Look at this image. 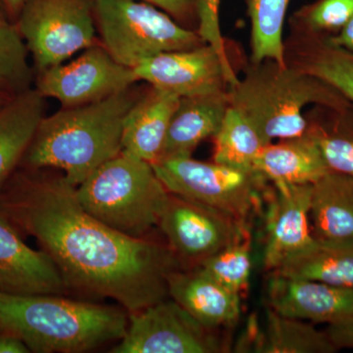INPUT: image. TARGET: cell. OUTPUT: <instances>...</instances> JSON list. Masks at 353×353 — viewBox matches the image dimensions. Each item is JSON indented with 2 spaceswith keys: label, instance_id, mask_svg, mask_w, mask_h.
<instances>
[{
  "label": "cell",
  "instance_id": "28",
  "mask_svg": "<svg viewBox=\"0 0 353 353\" xmlns=\"http://www.w3.org/2000/svg\"><path fill=\"white\" fill-rule=\"evenodd\" d=\"M197 268L218 284L240 294L246 289L252 274V236L250 233L203 260Z\"/></svg>",
  "mask_w": 353,
  "mask_h": 353
},
{
  "label": "cell",
  "instance_id": "17",
  "mask_svg": "<svg viewBox=\"0 0 353 353\" xmlns=\"http://www.w3.org/2000/svg\"><path fill=\"white\" fill-rule=\"evenodd\" d=\"M229 108L228 90L181 97L158 160L192 157L202 141L215 136Z\"/></svg>",
  "mask_w": 353,
  "mask_h": 353
},
{
  "label": "cell",
  "instance_id": "18",
  "mask_svg": "<svg viewBox=\"0 0 353 353\" xmlns=\"http://www.w3.org/2000/svg\"><path fill=\"white\" fill-rule=\"evenodd\" d=\"M180 97L150 85L139 95L124 121L122 152L150 164L157 161Z\"/></svg>",
  "mask_w": 353,
  "mask_h": 353
},
{
  "label": "cell",
  "instance_id": "1",
  "mask_svg": "<svg viewBox=\"0 0 353 353\" xmlns=\"http://www.w3.org/2000/svg\"><path fill=\"white\" fill-rule=\"evenodd\" d=\"M0 211L36 239L66 290L113 299L129 313L167 299V278L183 269L168 245L127 236L87 212L64 174L16 171L0 190Z\"/></svg>",
  "mask_w": 353,
  "mask_h": 353
},
{
  "label": "cell",
  "instance_id": "31",
  "mask_svg": "<svg viewBox=\"0 0 353 353\" xmlns=\"http://www.w3.org/2000/svg\"><path fill=\"white\" fill-rule=\"evenodd\" d=\"M221 0H199L197 34L204 43L210 44L218 53L230 61L221 32L219 8Z\"/></svg>",
  "mask_w": 353,
  "mask_h": 353
},
{
  "label": "cell",
  "instance_id": "27",
  "mask_svg": "<svg viewBox=\"0 0 353 353\" xmlns=\"http://www.w3.org/2000/svg\"><path fill=\"white\" fill-rule=\"evenodd\" d=\"M290 0H248L252 22V62L272 60L288 66L283 29Z\"/></svg>",
  "mask_w": 353,
  "mask_h": 353
},
{
  "label": "cell",
  "instance_id": "22",
  "mask_svg": "<svg viewBox=\"0 0 353 353\" xmlns=\"http://www.w3.org/2000/svg\"><path fill=\"white\" fill-rule=\"evenodd\" d=\"M310 225L315 240L353 241V176L330 171L313 183Z\"/></svg>",
  "mask_w": 353,
  "mask_h": 353
},
{
  "label": "cell",
  "instance_id": "11",
  "mask_svg": "<svg viewBox=\"0 0 353 353\" xmlns=\"http://www.w3.org/2000/svg\"><path fill=\"white\" fill-rule=\"evenodd\" d=\"M137 82L134 69L118 63L101 43H94L73 61L37 74L34 88L44 99L71 108L108 99Z\"/></svg>",
  "mask_w": 353,
  "mask_h": 353
},
{
  "label": "cell",
  "instance_id": "13",
  "mask_svg": "<svg viewBox=\"0 0 353 353\" xmlns=\"http://www.w3.org/2000/svg\"><path fill=\"white\" fill-rule=\"evenodd\" d=\"M312 185L272 183L267 189L263 265L269 273L314 240L310 225Z\"/></svg>",
  "mask_w": 353,
  "mask_h": 353
},
{
  "label": "cell",
  "instance_id": "14",
  "mask_svg": "<svg viewBox=\"0 0 353 353\" xmlns=\"http://www.w3.org/2000/svg\"><path fill=\"white\" fill-rule=\"evenodd\" d=\"M0 292L19 296L67 292L50 255L26 245L20 231L0 211Z\"/></svg>",
  "mask_w": 353,
  "mask_h": 353
},
{
  "label": "cell",
  "instance_id": "37",
  "mask_svg": "<svg viewBox=\"0 0 353 353\" xmlns=\"http://www.w3.org/2000/svg\"><path fill=\"white\" fill-rule=\"evenodd\" d=\"M6 22H14V20L11 17L10 14H9L8 10H7L3 0H0V24Z\"/></svg>",
  "mask_w": 353,
  "mask_h": 353
},
{
  "label": "cell",
  "instance_id": "9",
  "mask_svg": "<svg viewBox=\"0 0 353 353\" xmlns=\"http://www.w3.org/2000/svg\"><path fill=\"white\" fill-rule=\"evenodd\" d=\"M222 341L171 299L130 313L129 324L111 353H217Z\"/></svg>",
  "mask_w": 353,
  "mask_h": 353
},
{
  "label": "cell",
  "instance_id": "2",
  "mask_svg": "<svg viewBox=\"0 0 353 353\" xmlns=\"http://www.w3.org/2000/svg\"><path fill=\"white\" fill-rule=\"evenodd\" d=\"M138 97L132 87L102 101L62 108L43 117L21 166L58 169L78 187L122 152L125 118Z\"/></svg>",
  "mask_w": 353,
  "mask_h": 353
},
{
  "label": "cell",
  "instance_id": "20",
  "mask_svg": "<svg viewBox=\"0 0 353 353\" xmlns=\"http://www.w3.org/2000/svg\"><path fill=\"white\" fill-rule=\"evenodd\" d=\"M254 170L271 183L312 185L329 173L319 146L308 132L297 138L265 145Z\"/></svg>",
  "mask_w": 353,
  "mask_h": 353
},
{
  "label": "cell",
  "instance_id": "23",
  "mask_svg": "<svg viewBox=\"0 0 353 353\" xmlns=\"http://www.w3.org/2000/svg\"><path fill=\"white\" fill-rule=\"evenodd\" d=\"M271 273L334 287L353 288V241L338 243L314 239Z\"/></svg>",
  "mask_w": 353,
  "mask_h": 353
},
{
  "label": "cell",
  "instance_id": "15",
  "mask_svg": "<svg viewBox=\"0 0 353 353\" xmlns=\"http://www.w3.org/2000/svg\"><path fill=\"white\" fill-rule=\"evenodd\" d=\"M268 306L279 314L315 323H332L353 314V288L270 273Z\"/></svg>",
  "mask_w": 353,
  "mask_h": 353
},
{
  "label": "cell",
  "instance_id": "21",
  "mask_svg": "<svg viewBox=\"0 0 353 353\" xmlns=\"http://www.w3.org/2000/svg\"><path fill=\"white\" fill-rule=\"evenodd\" d=\"M44 117V97L34 88L0 109V190L10 180Z\"/></svg>",
  "mask_w": 353,
  "mask_h": 353
},
{
  "label": "cell",
  "instance_id": "19",
  "mask_svg": "<svg viewBox=\"0 0 353 353\" xmlns=\"http://www.w3.org/2000/svg\"><path fill=\"white\" fill-rule=\"evenodd\" d=\"M236 352L253 353H333L336 352L326 332L312 325L279 314L267 307L263 326L250 323Z\"/></svg>",
  "mask_w": 353,
  "mask_h": 353
},
{
  "label": "cell",
  "instance_id": "3",
  "mask_svg": "<svg viewBox=\"0 0 353 353\" xmlns=\"http://www.w3.org/2000/svg\"><path fill=\"white\" fill-rule=\"evenodd\" d=\"M127 312L59 294L0 292V332L18 336L31 352L80 353L119 341L129 324Z\"/></svg>",
  "mask_w": 353,
  "mask_h": 353
},
{
  "label": "cell",
  "instance_id": "34",
  "mask_svg": "<svg viewBox=\"0 0 353 353\" xmlns=\"http://www.w3.org/2000/svg\"><path fill=\"white\" fill-rule=\"evenodd\" d=\"M27 345L14 334L0 332V353H29Z\"/></svg>",
  "mask_w": 353,
  "mask_h": 353
},
{
  "label": "cell",
  "instance_id": "35",
  "mask_svg": "<svg viewBox=\"0 0 353 353\" xmlns=\"http://www.w3.org/2000/svg\"><path fill=\"white\" fill-rule=\"evenodd\" d=\"M327 39L334 46L353 51V16L340 32L331 36L327 34Z\"/></svg>",
  "mask_w": 353,
  "mask_h": 353
},
{
  "label": "cell",
  "instance_id": "33",
  "mask_svg": "<svg viewBox=\"0 0 353 353\" xmlns=\"http://www.w3.org/2000/svg\"><path fill=\"white\" fill-rule=\"evenodd\" d=\"M326 334L336 350L341 348L353 350V314L329 323Z\"/></svg>",
  "mask_w": 353,
  "mask_h": 353
},
{
  "label": "cell",
  "instance_id": "26",
  "mask_svg": "<svg viewBox=\"0 0 353 353\" xmlns=\"http://www.w3.org/2000/svg\"><path fill=\"white\" fill-rule=\"evenodd\" d=\"M213 139V161L241 170H254L255 160L266 145L252 123L231 106Z\"/></svg>",
  "mask_w": 353,
  "mask_h": 353
},
{
  "label": "cell",
  "instance_id": "5",
  "mask_svg": "<svg viewBox=\"0 0 353 353\" xmlns=\"http://www.w3.org/2000/svg\"><path fill=\"white\" fill-rule=\"evenodd\" d=\"M76 196L103 224L132 238H148L170 192L150 162L121 152L78 185Z\"/></svg>",
  "mask_w": 353,
  "mask_h": 353
},
{
  "label": "cell",
  "instance_id": "12",
  "mask_svg": "<svg viewBox=\"0 0 353 353\" xmlns=\"http://www.w3.org/2000/svg\"><path fill=\"white\" fill-rule=\"evenodd\" d=\"M134 70L139 81L178 97L228 90L239 81L231 62L210 44L155 55Z\"/></svg>",
  "mask_w": 353,
  "mask_h": 353
},
{
  "label": "cell",
  "instance_id": "32",
  "mask_svg": "<svg viewBox=\"0 0 353 353\" xmlns=\"http://www.w3.org/2000/svg\"><path fill=\"white\" fill-rule=\"evenodd\" d=\"M161 9L165 13L170 15L174 20L185 26L194 18H197V7L199 0H141Z\"/></svg>",
  "mask_w": 353,
  "mask_h": 353
},
{
  "label": "cell",
  "instance_id": "7",
  "mask_svg": "<svg viewBox=\"0 0 353 353\" xmlns=\"http://www.w3.org/2000/svg\"><path fill=\"white\" fill-rule=\"evenodd\" d=\"M152 165L170 194L217 209L245 224L259 210L268 189V182L257 171L192 157L167 158Z\"/></svg>",
  "mask_w": 353,
  "mask_h": 353
},
{
  "label": "cell",
  "instance_id": "30",
  "mask_svg": "<svg viewBox=\"0 0 353 353\" xmlns=\"http://www.w3.org/2000/svg\"><path fill=\"white\" fill-rule=\"evenodd\" d=\"M353 16V0H317L296 14L301 31L336 34Z\"/></svg>",
  "mask_w": 353,
  "mask_h": 353
},
{
  "label": "cell",
  "instance_id": "36",
  "mask_svg": "<svg viewBox=\"0 0 353 353\" xmlns=\"http://www.w3.org/2000/svg\"><path fill=\"white\" fill-rule=\"evenodd\" d=\"M3 1L11 17H12L13 20H15L18 13L20 12L21 8H22L27 0H3Z\"/></svg>",
  "mask_w": 353,
  "mask_h": 353
},
{
  "label": "cell",
  "instance_id": "8",
  "mask_svg": "<svg viewBox=\"0 0 353 353\" xmlns=\"http://www.w3.org/2000/svg\"><path fill=\"white\" fill-rule=\"evenodd\" d=\"M14 22L37 74L97 43L92 0H27Z\"/></svg>",
  "mask_w": 353,
  "mask_h": 353
},
{
  "label": "cell",
  "instance_id": "16",
  "mask_svg": "<svg viewBox=\"0 0 353 353\" xmlns=\"http://www.w3.org/2000/svg\"><path fill=\"white\" fill-rule=\"evenodd\" d=\"M167 287L169 296L209 329L231 326L240 318V294L218 284L197 267L172 272Z\"/></svg>",
  "mask_w": 353,
  "mask_h": 353
},
{
  "label": "cell",
  "instance_id": "4",
  "mask_svg": "<svg viewBox=\"0 0 353 353\" xmlns=\"http://www.w3.org/2000/svg\"><path fill=\"white\" fill-rule=\"evenodd\" d=\"M230 106L252 123L265 145L303 136L309 104L331 108L352 105L328 83L296 67L272 60L252 63L243 79L228 88Z\"/></svg>",
  "mask_w": 353,
  "mask_h": 353
},
{
  "label": "cell",
  "instance_id": "38",
  "mask_svg": "<svg viewBox=\"0 0 353 353\" xmlns=\"http://www.w3.org/2000/svg\"><path fill=\"white\" fill-rule=\"evenodd\" d=\"M13 95L9 94V92H6V90H2V88H0V109L3 108L4 105L10 101L11 97H12Z\"/></svg>",
  "mask_w": 353,
  "mask_h": 353
},
{
  "label": "cell",
  "instance_id": "25",
  "mask_svg": "<svg viewBox=\"0 0 353 353\" xmlns=\"http://www.w3.org/2000/svg\"><path fill=\"white\" fill-rule=\"evenodd\" d=\"M308 120L307 132L315 139L330 171L353 176V106H319Z\"/></svg>",
  "mask_w": 353,
  "mask_h": 353
},
{
  "label": "cell",
  "instance_id": "6",
  "mask_svg": "<svg viewBox=\"0 0 353 353\" xmlns=\"http://www.w3.org/2000/svg\"><path fill=\"white\" fill-rule=\"evenodd\" d=\"M101 46L118 63L134 69L155 55L204 44L161 9L141 0H92Z\"/></svg>",
  "mask_w": 353,
  "mask_h": 353
},
{
  "label": "cell",
  "instance_id": "10",
  "mask_svg": "<svg viewBox=\"0 0 353 353\" xmlns=\"http://www.w3.org/2000/svg\"><path fill=\"white\" fill-rule=\"evenodd\" d=\"M158 227L183 269L199 266L250 233L248 224L212 208L170 194Z\"/></svg>",
  "mask_w": 353,
  "mask_h": 353
},
{
  "label": "cell",
  "instance_id": "24",
  "mask_svg": "<svg viewBox=\"0 0 353 353\" xmlns=\"http://www.w3.org/2000/svg\"><path fill=\"white\" fill-rule=\"evenodd\" d=\"M301 34L290 66L328 83L353 106V51L330 43L327 34Z\"/></svg>",
  "mask_w": 353,
  "mask_h": 353
},
{
  "label": "cell",
  "instance_id": "29",
  "mask_svg": "<svg viewBox=\"0 0 353 353\" xmlns=\"http://www.w3.org/2000/svg\"><path fill=\"white\" fill-rule=\"evenodd\" d=\"M29 51L15 22L0 24V88L12 95L32 88L34 71Z\"/></svg>",
  "mask_w": 353,
  "mask_h": 353
}]
</instances>
